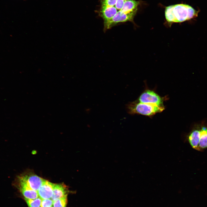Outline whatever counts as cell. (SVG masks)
Masks as SVG:
<instances>
[{
	"label": "cell",
	"mask_w": 207,
	"mask_h": 207,
	"mask_svg": "<svg viewBox=\"0 0 207 207\" xmlns=\"http://www.w3.org/2000/svg\"><path fill=\"white\" fill-rule=\"evenodd\" d=\"M123 0L125 1H126L127 0Z\"/></svg>",
	"instance_id": "cell-17"
},
{
	"label": "cell",
	"mask_w": 207,
	"mask_h": 207,
	"mask_svg": "<svg viewBox=\"0 0 207 207\" xmlns=\"http://www.w3.org/2000/svg\"><path fill=\"white\" fill-rule=\"evenodd\" d=\"M31 189L37 191L45 179L32 173H24L16 177Z\"/></svg>",
	"instance_id": "cell-4"
},
{
	"label": "cell",
	"mask_w": 207,
	"mask_h": 207,
	"mask_svg": "<svg viewBox=\"0 0 207 207\" xmlns=\"http://www.w3.org/2000/svg\"><path fill=\"white\" fill-rule=\"evenodd\" d=\"M124 1L123 0H117L114 7L118 11L120 10L122 7Z\"/></svg>",
	"instance_id": "cell-16"
},
{
	"label": "cell",
	"mask_w": 207,
	"mask_h": 207,
	"mask_svg": "<svg viewBox=\"0 0 207 207\" xmlns=\"http://www.w3.org/2000/svg\"><path fill=\"white\" fill-rule=\"evenodd\" d=\"M138 101L160 106H163V99L154 91L150 90H146L143 92L139 97Z\"/></svg>",
	"instance_id": "cell-6"
},
{
	"label": "cell",
	"mask_w": 207,
	"mask_h": 207,
	"mask_svg": "<svg viewBox=\"0 0 207 207\" xmlns=\"http://www.w3.org/2000/svg\"><path fill=\"white\" fill-rule=\"evenodd\" d=\"M53 201L51 199H42L41 207H51L53 205Z\"/></svg>",
	"instance_id": "cell-14"
},
{
	"label": "cell",
	"mask_w": 207,
	"mask_h": 207,
	"mask_svg": "<svg viewBox=\"0 0 207 207\" xmlns=\"http://www.w3.org/2000/svg\"><path fill=\"white\" fill-rule=\"evenodd\" d=\"M14 183L23 195L24 198L32 199L39 197L37 191L31 189L23 182L17 178L15 180Z\"/></svg>",
	"instance_id": "cell-7"
},
{
	"label": "cell",
	"mask_w": 207,
	"mask_h": 207,
	"mask_svg": "<svg viewBox=\"0 0 207 207\" xmlns=\"http://www.w3.org/2000/svg\"><path fill=\"white\" fill-rule=\"evenodd\" d=\"M137 12L125 13L120 11H118L114 16L106 24H104V30L110 28L117 24L130 21H133Z\"/></svg>",
	"instance_id": "cell-5"
},
{
	"label": "cell",
	"mask_w": 207,
	"mask_h": 207,
	"mask_svg": "<svg viewBox=\"0 0 207 207\" xmlns=\"http://www.w3.org/2000/svg\"><path fill=\"white\" fill-rule=\"evenodd\" d=\"M198 11L187 5L178 4L167 7L165 10L166 20L170 23L180 22L197 16Z\"/></svg>",
	"instance_id": "cell-1"
},
{
	"label": "cell",
	"mask_w": 207,
	"mask_h": 207,
	"mask_svg": "<svg viewBox=\"0 0 207 207\" xmlns=\"http://www.w3.org/2000/svg\"><path fill=\"white\" fill-rule=\"evenodd\" d=\"M186 141L194 149L203 151L207 149V126H194L186 136Z\"/></svg>",
	"instance_id": "cell-2"
},
{
	"label": "cell",
	"mask_w": 207,
	"mask_h": 207,
	"mask_svg": "<svg viewBox=\"0 0 207 207\" xmlns=\"http://www.w3.org/2000/svg\"><path fill=\"white\" fill-rule=\"evenodd\" d=\"M126 108L128 112L130 114H138L150 116L162 111L164 109L163 106L142 103L135 101L127 104Z\"/></svg>",
	"instance_id": "cell-3"
},
{
	"label": "cell",
	"mask_w": 207,
	"mask_h": 207,
	"mask_svg": "<svg viewBox=\"0 0 207 207\" xmlns=\"http://www.w3.org/2000/svg\"><path fill=\"white\" fill-rule=\"evenodd\" d=\"M117 0H101V7L114 6L115 5Z\"/></svg>",
	"instance_id": "cell-15"
},
{
	"label": "cell",
	"mask_w": 207,
	"mask_h": 207,
	"mask_svg": "<svg viewBox=\"0 0 207 207\" xmlns=\"http://www.w3.org/2000/svg\"><path fill=\"white\" fill-rule=\"evenodd\" d=\"M139 2L135 0H127L125 1L123 6L120 10L125 13L137 12Z\"/></svg>",
	"instance_id": "cell-11"
},
{
	"label": "cell",
	"mask_w": 207,
	"mask_h": 207,
	"mask_svg": "<svg viewBox=\"0 0 207 207\" xmlns=\"http://www.w3.org/2000/svg\"><path fill=\"white\" fill-rule=\"evenodd\" d=\"M28 207H40L42 199L39 197L34 199L24 198Z\"/></svg>",
	"instance_id": "cell-12"
},
{
	"label": "cell",
	"mask_w": 207,
	"mask_h": 207,
	"mask_svg": "<svg viewBox=\"0 0 207 207\" xmlns=\"http://www.w3.org/2000/svg\"><path fill=\"white\" fill-rule=\"evenodd\" d=\"M67 196L63 197L54 201L53 207H66Z\"/></svg>",
	"instance_id": "cell-13"
},
{
	"label": "cell",
	"mask_w": 207,
	"mask_h": 207,
	"mask_svg": "<svg viewBox=\"0 0 207 207\" xmlns=\"http://www.w3.org/2000/svg\"><path fill=\"white\" fill-rule=\"evenodd\" d=\"M54 184L45 180L37 191L39 197L41 199L51 198Z\"/></svg>",
	"instance_id": "cell-8"
},
{
	"label": "cell",
	"mask_w": 207,
	"mask_h": 207,
	"mask_svg": "<svg viewBox=\"0 0 207 207\" xmlns=\"http://www.w3.org/2000/svg\"><path fill=\"white\" fill-rule=\"evenodd\" d=\"M51 207H53V206H51Z\"/></svg>",
	"instance_id": "cell-18"
},
{
	"label": "cell",
	"mask_w": 207,
	"mask_h": 207,
	"mask_svg": "<svg viewBox=\"0 0 207 207\" xmlns=\"http://www.w3.org/2000/svg\"><path fill=\"white\" fill-rule=\"evenodd\" d=\"M68 190L67 186L61 183L55 184L51 200L54 202L64 196H67Z\"/></svg>",
	"instance_id": "cell-9"
},
{
	"label": "cell",
	"mask_w": 207,
	"mask_h": 207,
	"mask_svg": "<svg viewBox=\"0 0 207 207\" xmlns=\"http://www.w3.org/2000/svg\"><path fill=\"white\" fill-rule=\"evenodd\" d=\"M118 11V10L114 6L101 7L99 12V14L103 20L104 24L110 20Z\"/></svg>",
	"instance_id": "cell-10"
}]
</instances>
